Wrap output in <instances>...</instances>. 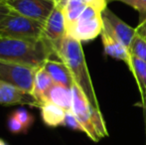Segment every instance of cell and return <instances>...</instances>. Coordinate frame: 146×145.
Returning <instances> with one entry per match:
<instances>
[{
  "label": "cell",
  "instance_id": "cell-18",
  "mask_svg": "<svg viewBox=\"0 0 146 145\" xmlns=\"http://www.w3.org/2000/svg\"><path fill=\"white\" fill-rule=\"evenodd\" d=\"M129 54L146 63V41L141 37L135 35L128 48Z\"/></svg>",
  "mask_w": 146,
  "mask_h": 145
},
{
  "label": "cell",
  "instance_id": "cell-10",
  "mask_svg": "<svg viewBox=\"0 0 146 145\" xmlns=\"http://www.w3.org/2000/svg\"><path fill=\"white\" fill-rule=\"evenodd\" d=\"M0 105H27L30 107H39L37 101L30 93H27L1 79H0Z\"/></svg>",
  "mask_w": 146,
  "mask_h": 145
},
{
  "label": "cell",
  "instance_id": "cell-6",
  "mask_svg": "<svg viewBox=\"0 0 146 145\" xmlns=\"http://www.w3.org/2000/svg\"><path fill=\"white\" fill-rule=\"evenodd\" d=\"M37 69L38 68L0 60V79L31 93Z\"/></svg>",
  "mask_w": 146,
  "mask_h": 145
},
{
  "label": "cell",
  "instance_id": "cell-24",
  "mask_svg": "<svg viewBox=\"0 0 146 145\" xmlns=\"http://www.w3.org/2000/svg\"><path fill=\"white\" fill-rule=\"evenodd\" d=\"M135 31H136V34L139 37L143 39V40L146 41V17L142 21H140L139 25L135 28Z\"/></svg>",
  "mask_w": 146,
  "mask_h": 145
},
{
  "label": "cell",
  "instance_id": "cell-14",
  "mask_svg": "<svg viewBox=\"0 0 146 145\" xmlns=\"http://www.w3.org/2000/svg\"><path fill=\"white\" fill-rule=\"evenodd\" d=\"M53 83H54V81L50 77V75L47 73L44 67L42 66L37 69L36 72H35L34 81H33V89L31 95L37 101L39 107H41L44 105L45 95L49 91V89L52 87Z\"/></svg>",
  "mask_w": 146,
  "mask_h": 145
},
{
  "label": "cell",
  "instance_id": "cell-1",
  "mask_svg": "<svg viewBox=\"0 0 146 145\" xmlns=\"http://www.w3.org/2000/svg\"><path fill=\"white\" fill-rule=\"evenodd\" d=\"M53 55L56 56L45 39L0 37V60L40 68Z\"/></svg>",
  "mask_w": 146,
  "mask_h": 145
},
{
  "label": "cell",
  "instance_id": "cell-20",
  "mask_svg": "<svg viewBox=\"0 0 146 145\" xmlns=\"http://www.w3.org/2000/svg\"><path fill=\"white\" fill-rule=\"evenodd\" d=\"M120 1L136 10L140 15V21H142L146 17V0H120Z\"/></svg>",
  "mask_w": 146,
  "mask_h": 145
},
{
  "label": "cell",
  "instance_id": "cell-29",
  "mask_svg": "<svg viewBox=\"0 0 146 145\" xmlns=\"http://www.w3.org/2000/svg\"><path fill=\"white\" fill-rule=\"evenodd\" d=\"M108 1H120V0H108Z\"/></svg>",
  "mask_w": 146,
  "mask_h": 145
},
{
  "label": "cell",
  "instance_id": "cell-17",
  "mask_svg": "<svg viewBox=\"0 0 146 145\" xmlns=\"http://www.w3.org/2000/svg\"><path fill=\"white\" fill-rule=\"evenodd\" d=\"M86 7L87 5L84 0H67L63 8L66 19V26H67V33L77 22Z\"/></svg>",
  "mask_w": 146,
  "mask_h": 145
},
{
  "label": "cell",
  "instance_id": "cell-25",
  "mask_svg": "<svg viewBox=\"0 0 146 145\" xmlns=\"http://www.w3.org/2000/svg\"><path fill=\"white\" fill-rule=\"evenodd\" d=\"M10 12H11V9L6 4V2L4 0H0V21L3 20Z\"/></svg>",
  "mask_w": 146,
  "mask_h": 145
},
{
  "label": "cell",
  "instance_id": "cell-8",
  "mask_svg": "<svg viewBox=\"0 0 146 145\" xmlns=\"http://www.w3.org/2000/svg\"><path fill=\"white\" fill-rule=\"evenodd\" d=\"M67 35V26H66V19L63 8L56 5L44 24L43 38L52 46L56 54V50Z\"/></svg>",
  "mask_w": 146,
  "mask_h": 145
},
{
  "label": "cell",
  "instance_id": "cell-5",
  "mask_svg": "<svg viewBox=\"0 0 146 145\" xmlns=\"http://www.w3.org/2000/svg\"><path fill=\"white\" fill-rule=\"evenodd\" d=\"M104 23L102 13L94 8L87 6L74 26L68 31V35L80 42L90 41L102 34Z\"/></svg>",
  "mask_w": 146,
  "mask_h": 145
},
{
  "label": "cell",
  "instance_id": "cell-28",
  "mask_svg": "<svg viewBox=\"0 0 146 145\" xmlns=\"http://www.w3.org/2000/svg\"><path fill=\"white\" fill-rule=\"evenodd\" d=\"M0 145H7V143L5 141H3L2 139H0Z\"/></svg>",
  "mask_w": 146,
  "mask_h": 145
},
{
  "label": "cell",
  "instance_id": "cell-27",
  "mask_svg": "<svg viewBox=\"0 0 146 145\" xmlns=\"http://www.w3.org/2000/svg\"><path fill=\"white\" fill-rule=\"evenodd\" d=\"M143 113H144V122H145V145H146V103L142 105Z\"/></svg>",
  "mask_w": 146,
  "mask_h": 145
},
{
  "label": "cell",
  "instance_id": "cell-7",
  "mask_svg": "<svg viewBox=\"0 0 146 145\" xmlns=\"http://www.w3.org/2000/svg\"><path fill=\"white\" fill-rule=\"evenodd\" d=\"M12 11L45 24L56 4L53 0H4Z\"/></svg>",
  "mask_w": 146,
  "mask_h": 145
},
{
  "label": "cell",
  "instance_id": "cell-3",
  "mask_svg": "<svg viewBox=\"0 0 146 145\" xmlns=\"http://www.w3.org/2000/svg\"><path fill=\"white\" fill-rule=\"evenodd\" d=\"M73 105L72 112L75 114L84 128V132L94 142L108 137V132L100 109H94L88 101L85 93L76 83L72 87Z\"/></svg>",
  "mask_w": 146,
  "mask_h": 145
},
{
  "label": "cell",
  "instance_id": "cell-12",
  "mask_svg": "<svg viewBox=\"0 0 146 145\" xmlns=\"http://www.w3.org/2000/svg\"><path fill=\"white\" fill-rule=\"evenodd\" d=\"M54 103L65 109L66 111H72V105H73L72 89L54 83L45 95L44 103Z\"/></svg>",
  "mask_w": 146,
  "mask_h": 145
},
{
  "label": "cell",
  "instance_id": "cell-2",
  "mask_svg": "<svg viewBox=\"0 0 146 145\" xmlns=\"http://www.w3.org/2000/svg\"><path fill=\"white\" fill-rule=\"evenodd\" d=\"M56 56L68 67L74 83L85 93L90 105L100 109L82 43L72 36L67 35L56 50Z\"/></svg>",
  "mask_w": 146,
  "mask_h": 145
},
{
  "label": "cell",
  "instance_id": "cell-23",
  "mask_svg": "<svg viewBox=\"0 0 146 145\" xmlns=\"http://www.w3.org/2000/svg\"><path fill=\"white\" fill-rule=\"evenodd\" d=\"M87 6L94 8L96 10H98V12L102 13L108 4V0H84Z\"/></svg>",
  "mask_w": 146,
  "mask_h": 145
},
{
  "label": "cell",
  "instance_id": "cell-19",
  "mask_svg": "<svg viewBox=\"0 0 146 145\" xmlns=\"http://www.w3.org/2000/svg\"><path fill=\"white\" fill-rule=\"evenodd\" d=\"M12 113H13L14 115H15V117L17 118V119L19 120L22 124H23V126L25 127L26 131L29 129L30 126L32 125L33 122H34V116H33L27 109H23V107L18 109L14 112H12Z\"/></svg>",
  "mask_w": 146,
  "mask_h": 145
},
{
  "label": "cell",
  "instance_id": "cell-26",
  "mask_svg": "<svg viewBox=\"0 0 146 145\" xmlns=\"http://www.w3.org/2000/svg\"><path fill=\"white\" fill-rule=\"evenodd\" d=\"M53 1L55 2V4H56L57 6H59V7H61V8H64L67 0H53Z\"/></svg>",
  "mask_w": 146,
  "mask_h": 145
},
{
  "label": "cell",
  "instance_id": "cell-4",
  "mask_svg": "<svg viewBox=\"0 0 146 145\" xmlns=\"http://www.w3.org/2000/svg\"><path fill=\"white\" fill-rule=\"evenodd\" d=\"M0 37L44 39V24L12 11L0 21Z\"/></svg>",
  "mask_w": 146,
  "mask_h": 145
},
{
  "label": "cell",
  "instance_id": "cell-22",
  "mask_svg": "<svg viewBox=\"0 0 146 145\" xmlns=\"http://www.w3.org/2000/svg\"><path fill=\"white\" fill-rule=\"evenodd\" d=\"M7 126H8V129L12 133L17 134V133H21V132H26L25 127L23 126V124L15 117V115L13 113H11V115L8 117Z\"/></svg>",
  "mask_w": 146,
  "mask_h": 145
},
{
  "label": "cell",
  "instance_id": "cell-11",
  "mask_svg": "<svg viewBox=\"0 0 146 145\" xmlns=\"http://www.w3.org/2000/svg\"><path fill=\"white\" fill-rule=\"evenodd\" d=\"M100 37H102L104 52L112 58L123 61L128 67L129 63H130V54H129L128 49L122 43L119 42L115 37L104 27H102Z\"/></svg>",
  "mask_w": 146,
  "mask_h": 145
},
{
  "label": "cell",
  "instance_id": "cell-13",
  "mask_svg": "<svg viewBox=\"0 0 146 145\" xmlns=\"http://www.w3.org/2000/svg\"><path fill=\"white\" fill-rule=\"evenodd\" d=\"M43 67L47 71V73L50 75V77H52L54 83H60V85H63L65 87L72 89V87L75 83L73 77H72L68 67L62 61L49 59L43 65Z\"/></svg>",
  "mask_w": 146,
  "mask_h": 145
},
{
  "label": "cell",
  "instance_id": "cell-9",
  "mask_svg": "<svg viewBox=\"0 0 146 145\" xmlns=\"http://www.w3.org/2000/svg\"><path fill=\"white\" fill-rule=\"evenodd\" d=\"M102 18L104 27L108 29L119 42H121L128 49L133 38L136 35L135 28L127 25L108 8H106L102 12Z\"/></svg>",
  "mask_w": 146,
  "mask_h": 145
},
{
  "label": "cell",
  "instance_id": "cell-21",
  "mask_svg": "<svg viewBox=\"0 0 146 145\" xmlns=\"http://www.w3.org/2000/svg\"><path fill=\"white\" fill-rule=\"evenodd\" d=\"M64 125L68 126V127L72 128V129L79 130V131L84 132V128H83V126H82V124L80 123L78 118L76 117L75 114H74L72 111L66 112V117H65V121H64Z\"/></svg>",
  "mask_w": 146,
  "mask_h": 145
},
{
  "label": "cell",
  "instance_id": "cell-16",
  "mask_svg": "<svg viewBox=\"0 0 146 145\" xmlns=\"http://www.w3.org/2000/svg\"><path fill=\"white\" fill-rule=\"evenodd\" d=\"M41 116L44 123L51 127L64 125L66 117V110L51 103H46L40 107Z\"/></svg>",
  "mask_w": 146,
  "mask_h": 145
},
{
  "label": "cell",
  "instance_id": "cell-15",
  "mask_svg": "<svg viewBox=\"0 0 146 145\" xmlns=\"http://www.w3.org/2000/svg\"><path fill=\"white\" fill-rule=\"evenodd\" d=\"M128 69L132 73L141 97V105L146 103V63L130 55V63Z\"/></svg>",
  "mask_w": 146,
  "mask_h": 145
}]
</instances>
